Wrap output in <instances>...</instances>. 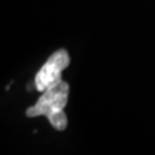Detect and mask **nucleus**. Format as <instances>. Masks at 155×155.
Masks as SVG:
<instances>
[{"label":"nucleus","instance_id":"1","mask_svg":"<svg viewBox=\"0 0 155 155\" xmlns=\"http://www.w3.org/2000/svg\"><path fill=\"white\" fill-rule=\"evenodd\" d=\"M41 93L36 105L27 109V116H46L55 130H64L68 120L63 109L68 102L69 85L61 81Z\"/></svg>","mask_w":155,"mask_h":155},{"label":"nucleus","instance_id":"2","mask_svg":"<svg viewBox=\"0 0 155 155\" xmlns=\"http://www.w3.org/2000/svg\"><path fill=\"white\" fill-rule=\"evenodd\" d=\"M70 63V58L66 50L54 52L47 59L45 64L38 71L35 78V85L39 92H44L53 85L62 81V71Z\"/></svg>","mask_w":155,"mask_h":155}]
</instances>
